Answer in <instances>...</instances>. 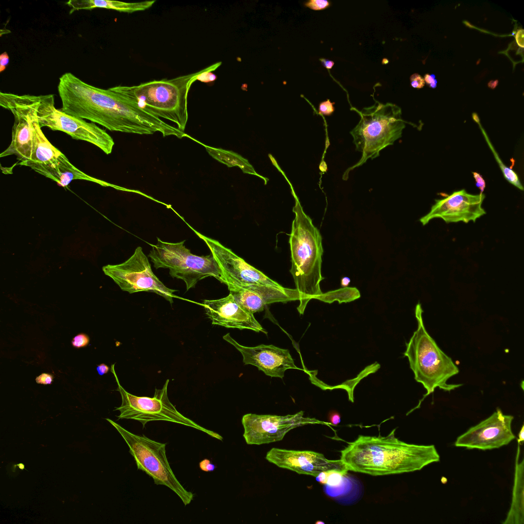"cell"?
Wrapping results in <instances>:
<instances>
[{"instance_id": "4fadbf2b", "label": "cell", "mask_w": 524, "mask_h": 524, "mask_svg": "<svg viewBox=\"0 0 524 524\" xmlns=\"http://www.w3.org/2000/svg\"><path fill=\"white\" fill-rule=\"evenodd\" d=\"M0 105L10 111L14 117L12 139L0 157L15 155L19 162L29 161L32 149V117L35 110L31 95L0 93Z\"/></svg>"}, {"instance_id": "4316f807", "label": "cell", "mask_w": 524, "mask_h": 524, "mask_svg": "<svg viewBox=\"0 0 524 524\" xmlns=\"http://www.w3.org/2000/svg\"><path fill=\"white\" fill-rule=\"evenodd\" d=\"M361 296L359 291L355 287H345L322 293L316 299L325 303H332L337 301L339 304L354 301Z\"/></svg>"}, {"instance_id": "83f0119b", "label": "cell", "mask_w": 524, "mask_h": 524, "mask_svg": "<svg viewBox=\"0 0 524 524\" xmlns=\"http://www.w3.org/2000/svg\"><path fill=\"white\" fill-rule=\"evenodd\" d=\"M305 5L314 10H323L330 6V3L326 0H311L305 4Z\"/></svg>"}, {"instance_id": "7402d4cb", "label": "cell", "mask_w": 524, "mask_h": 524, "mask_svg": "<svg viewBox=\"0 0 524 524\" xmlns=\"http://www.w3.org/2000/svg\"><path fill=\"white\" fill-rule=\"evenodd\" d=\"M520 446L518 444L516 453L514 485L512 501L510 508L504 524L524 523V503H523V460L519 463Z\"/></svg>"}, {"instance_id": "8d00e7d4", "label": "cell", "mask_w": 524, "mask_h": 524, "mask_svg": "<svg viewBox=\"0 0 524 524\" xmlns=\"http://www.w3.org/2000/svg\"><path fill=\"white\" fill-rule=\"evenodd\" d=\"M329 420L332 425L336 426L340 423L341 417L338 412L332 411L329 414Z\"/></svg>"}, {"instance_id": "f35d334b", "label": "cell", "mask_w": 524, "mask_h": 524, "mask_svg": "<svg viewBox=\"0 0 524 524\" xmlns=\"http://www.w3.org/2000/svg\"><path fill=\"white\" fill-rule=\"evenodd\" d=\"M96 369L98 374L100 376H102L108 372L110 368L107 365L102 363L98 365L97 366Z\"/></svg>"}, {"instance_id": "8fae6325", "label": "cell", "mask_w": 524, "mask_h": 524, "mask_svg": "<svg viewBox=\"0 0 524 524\" xmlns=\"http://www.w3.org/2000/svg\"><path fill=\"white\" fill-rule=\"evenodd\" d=\"M104 274L110 277L120 288L132 294L139 292L155 293L173 303L178 290L166 287L154 274L148 258L141 247H138L134 254L124 262L118 265L103 267Z\"/></svg>"}, {"instance_id": "2e32d148", "label": "cell", "mask_w": 524, "mask_h": 524, "mask_svg": "<svg viewBox=\"0 0 524 524\" xmlns=\"http://www.w3.org/2000/svg\"><path fill=\"white\" fill-rule=\"evenodd\" d=\"M484 193L473 194L465 189L453 192L435 200L430 211L420 219L423 225L434 219H441L446 223L475 222L486 212L482 206L485 198Z\"/></svg>"}, {"instance_id": "603a6c76", "label": "cell", "mask_w": 524, "mask_h": 524, "mask_svg": "<svg viewBox=\"0 0 524 524\" xmlns=\"http://www.w3.org/2000/svg\"><path fill=\"white\" fill-rule=\"evenodd\" d=\"M32 124L33 127L32 154L30 160L26 162L47 163L56 159L62 152L54 147L44 135L38 122L35 108L33 115Z\"/></svg>"}, {"instance_id": "5bb4252c", "label": "cell", "mask_w": 524, "mask_h": 524, "mask_svg": "<svg viewBox=\"0 0 524 524\" xmlns=\"http://www.w3.org/2000/svg\"><path fill=\"white\" fill-rule=\"evenodd\" d=\"M514 417L497 408L490 417L470 427L456 439L454 445L482 450L499 448L515 439L512 432Z\"/></svg>"}, {"instance_id": "7bdbcfd3", "label": "cell", "mask_w": 524, "mask_h": 524, "mask_svg": "<svg viewBox=\"0 0 524 524\" xmlns=\"http://www.w3.org/2000/svg\"><path fill=\"white\" fill-rule=\"evenodd\" d=\"M498 83V80H491L488 83V86L491 89H494Z\"/></svg>"}, {"instance_id": "d6a6232c", "label": "cell", "mask_w": 524, "mask_h": 524, "mask_svg": "<svg viewBox=\"0 0 524 524\" xmlns=\"http://www.w3.org/2000/svg\"><path fill=\"white\" fill-rule=\"evenodd\" d=\"M472 174L475 180L476 186L480 189L481 192L483 193L486 187L485 180L479 173L476 172H473Z\"/></svg>"}, {"instance_id": "e0dca14e", "label": "cell", "mask_w": 524, "mask_h": 524, "mask_svg": "<svg viewBox=\"0 0 524 524\" xmlns=\"http://www.w3.org/2000/svg\"><path fill=\"white\" fill-rule=\"evenodd\" d=\"M266 459L279 468L314 477L328 471H348L341 460H330L323 454L310 450L273 448L267 453Z\"/></svg>"}, {"instance_id": "74e56055", "label": "cell", "mask_w": 524, "mask_h": 524, "mask_svg": "<svg viewBox=\"0 0 524 524\" xmlns=\"http://www.w3.org/2000/svg\"><path fill=\"white\" fill-rule=\"evenodd\" d=\"M524 30H518L515 35V40L517 45L521 48L524 47Z\"/></svg>"}, {"instance_id": "cb8c5ba5", "label": "cell", "mask_w": 524, "mask_h": 524, "mask_svg": "<svg viewBox=\"0 0 524 524\" xmlns=\"http://www.w3.org/2000/svg\"><path fill=\"white\" fill-rule=\"evenodd\" d=\"M185 137L191 139L195 142L203 145L205 147L207 151L211 157L218 161L227 165L228 167L235 166H238L242 169L244 173L254 174L259 176L260 178H263L255 172L254 168L247 159L244 158L237 154L231 151L212 147L204 145L200 141H197L186 134L184 135V137Z\"/></svg>"}, {"instance_id": "836d02e7", "label": "cell", "mask_w": 524, "mask_h": 524, "mask_svg": "<svg viewBox=\"0 0 524 524\" xmlns=\"http://www.w3.org/2000/svg\"><path fill=\"white\" fill-rule=\"evenodd\" d=\"M200 469L205 472L213 471L216 468L215 466L211 463L210 461L205 458L199 463Z\"/></svg>"}, {"instance_id": "277c9868", "label": "cell", "mask_w": 524, "mask_h": 524, "mask_svg": "<svg viewBox=\"0 0 524 524\" xmlns=\"http://www.w3.org/2000/svg\"><path fill=\"white\" fill-rule=\"evenodd\" d=\"M203 70L170 79L110 88L125 99L160 118L173 122L184 132L188 120L187 97Z\"/></svg>"}, {"instance_id": "9c48e42d", "label": "cell", "mask_w": 524, "mask_h": 524, "mask_svg": "<svg viewBox=\"0 0 524 524\" xmlns=\"http://www.w3.org/2000/svg\"><path fill=\"white\" fill-rule=\"evenodd\" d=\"M115 364H112L111 370L114 375L117 382V390L122 398L120 406L115 410L120 411L119 419H132L142 423L143 427L152 421H165L193 428L209 435L222 440L219 434L208 430L199 425L191 419L185 417L177 410L170 402L167 395V379L161 389L155 388L152 398L137 397L127 392L120 385L114 370Z\"/></svg>"}, {"instance_id": "d6986e66", "label": "cell", "mask_w": 524, "mask_h": 524, "mask_svg": "<svg viewBox=\"0 0 524 524\" xmlns=\"http://www.w3.org/2000/svg\"><path fill=\"white\" fill-rule=\"evenodd\" d=\"M203 305L212 324L267 334L253 314L241 305L230 293L221 299L204 300Z\"/></svg>"}, {"instance_id": "ee69618b", "label": "cell", "mask_w": 524, "mask_h": 524, "mask_svg": "<svg viewBox=\"0 0 524 524\" xmlns=\"http://www.w3.org/2000/svg\"><path fill=\"white\" fill-rule=\"evenodd\" d=\"M324 523V522H322V521H317V522H316V523H317V524H318V523Z\"/></svg>"}, {"instance_id": "60d3db41", "label": "cell", "mask_w": 524, "mask_h": 524, "mask_svg": "<svg viewBox=\"0 0 524 524\" xmlns=\"http://www.w3.org/2000/svg\"><path fill=\"white\" fill-rule=\"evenodd\" d=\"M351 282V279L348 277H343L340 280V285L342 288L347 287Z\"/></svg>"}, {"instance_id": "ba28073f", "label": "cell", "mask_w": 524, "mask_h": 524, "mask_svg": "<svg viewBox=\"0 0 524 524\" xmlns=\"http://www.w3.org/2000/svg\"><path fill=\"white\" fill-rule=\"evenodd\" d=\"M121 434L129 448L138 470L152 477L157 485L172 490L185 506L190 504L194 494L185 489L175 476L166 454L165 443L156 442L144 435L132 433L110 419H106Z\"/></svg>"}, {"instance_id": "d590c367", "label": "cell", "mask_w": 524, "mask_h": 524, "mask_svg": "<svg viewBox=\"0 0 524 524\" xmlns=\"http://www.w3.org/2000/svg\"><path fill=\"white\" fill-rule=\"evenodd\" d=\"M9 62V55L6 52H4L0 56V72H2L5 70Z\"/></svg>"}, {"instance_id": "6da1fadb", "label": "cell", "mask_w": 524, "mask_h": 524, "mask_svg": "<svg viewBox=\"0 0 524 524\" xmlns=\"http://www.w3.org/2000/svg\"><path fill=\"white\" fill-rule=\"evenodd\" d=\"M57 89L62 102L61 111L97 123L111 131L140 135L158 132L163 137H178L181 134L176 127L125 99L110 89L105 90L89 84L70 72L59 78Z\"/></svg>"}, {"instance_id": "8992f818", "label": "cell", "mask_w": 524, "mask_h": 524, "mask_svg": "<svg viewBox=\"0 0 524 524\" xmlns=\"http://www.w3.org/2000/svg\"><path fill=\"white\" fill-rule=\"evenodd\" d=\"M360 120L350 132L356 150L361 152L360 160L344 173L346 180L350 171L378 157L380 151L402 137L406 122L401 108L391 103L375 101L370 106L358 111Z\"/></svg>"}, {"instance_id": "4dcf8cb0", "label": "cell", "mask_w": 524, "mask_h": 524, "mask_svg": "<svg viewBox=\"0 0 524 524\" xmlns=\"http://www.w3.org/2000/svg\"><path fill=\"white\" fill-rule=\"evenodd\" d=\"M410 80L411 85L414 88H422L425 83L421 76L417 73H414L411 75Z\"/></svg>"}, {"instance_id": "ac0fdd59", "label": "cell", "mask_w": 524, "mask_h": 524, "mask_svg": "<svg viewBox=\"0 0 524 524\" xmlns=\"http://www.w3.org/2000/svg\"><path fill=\"white\" fill-rule=\"evenodd\" d=\"M223 338L241 353L245 364L253 365L267 376L282 378L286 370L298 368L287 349L273 345L243 346L233 339L229 333Z\"/></svg>"}, {"instance_id": "5b68a950", "label": "cell", "mask_w": 524, "mask_h": 524, "mask_svg": "<svg viewBox=\"0 0 524 524\" xmlns=\"http://www.w3.org/2000/svg\"><path fill=\"white\" fill-rule=\"evenodd\" d=\"M422 313L421 305L418 303L415 309L418 328L408 342L406 343L404 355L408 359L415 380L423 385L426 393L418 405L409 412L419 408L424 399L433 393L436 388L450 391L462 385L448 383V380L458 374L459 369L427 332Z\"/></svg>"}, {"instance_id": "ffe728a7", "label": "cell", "mask_w": 524, "mask_h": 524, "mask_svg": "<svg viewBox=\"0 0 524 524\" xmlns=\"http://www.w3.org/2000/svg\"><path fill=\"white\" fill-rule=\"evenodd\" d=\"M230 294L243 308L252 314L263 311L265 305L299 300L297 290L265 285L244 287L228 286Z\"/></svg>"}, {"instance_id": "9a60e30c", "label": "cell", "mask_w": 524, "mask_h": 524, "mask_svg": "<svg viewBox=\"0 0 524 524\" xmlns=\"http://www.w3.org/2000/svg\"><path fill=\"white\" fill-rule=\"evenodd\" d=\"M193 231L205 242L217 261L225 278V285L227 286L244 287L257 285L282 287L263 272L247 264L217 241L207 237L195 230Z\"/></svg>"}, {"instance_id": "44dd1931", "label": "cell", "mask_w": 524, "mask_h": 524, "mask_svg": "<svg viewBox=\"0 0 524 524\" xmlns=\"http://www.w3.org/2000/svg\"><path fill=\"white\" fill-rule=\"evenodd\" d=\"M18 165L29 167L37 173L56 182L62 187L67 186L72 181L82 180L90 181L104 187L118 189V186L91 177L77 168L61 153L56 159L47 163L19 162Z\"/></svg>"}, {"instance_id": "ab89813d", "label": "cell", "mask_w": 524, "mask_h": 524, "mask_svg": "<svg viewBox=\"0 0 524 524\" xmlns=\"http://www.w3.org/2000/svg\"><path fill=\"white\" fill-rule=\"evenodd\" d=\"M322 66L328 69H331L334 65V62L332 60H328L324 58H321L320 59Z\"/></svg>"}, {"instance_id": "7a4b0ae2", "label": "cell", "mask_w": 524, "mask_h": 524, "mask_svg": "<svg viewBox=\"0 0 524 524\" xmlns=\"http://www.w3.org/2000/svg\"><path fill=\"white\" fill-rule=\"evenodd\" d=\"M396 430L386 436L359 435L340 451V460L348 471L374 476L413 472L440 461L434 445L405 443Z\"/></svg>"}, {"instance_id": "52a82bcc", "label": "cell", "mask_w": 524, "mask_h": 524, "mask_svg": "<svg viewBox=\"0 0 524 524\" xmlns=\"http://www.w3.org/2000/svg\"><path fill=\"white\" fill-rule=\"evenodd\" d=\"M184 242L168 243L157 238V244L152 245L148 254L154 267L168 269L171 277L184 281L187 291L209 276L225 284L223 271L213 255L211 253L206 256L193 254L185 247Z\"/></svg>"}, {"instance_id": "f546056e", "label": "cell", "mask_w": 524, "mask_h": 524, "mask_svg": "<svg viewBox=\"0 0 524 524\" xmlns=\"http://www.w3.org/2000/svg\"><path fill=\"white\" fill-rule=\"evenodd\" d=\"M334 104V102H331L329 99L321 102L319 106V113L325 116L331 115L335 111Z\"/></svg>"}, {"instance_id": "f1b7e54d", "label": "cell", "mask_w": 524, "mask_h": 524, "mask_svg": "<svg viewBox=\"0 0 524 524\" xmlns=\"http://www.w3.org/2000/svg\"><path fill=\"white\" fill-rule=\"evenodd\" d=\"M89 341L90 339L87 335L80 333L73 338L72 344L75 347L80 348L86 346Z\"/></svg>"}, {"instance_id": "484cf974", "label": "cell", "mask_w": 524, "mask_h": 524, "mask_svg": "<svg viewBox=\"0 0 524 524\" xmlns=\"http://www.w3.org/2000/svg\"><path fill=\"white\" fill-rule=\"evenodd\" d=\"M67 5L71 8L70 13L77 10H91L97 8L121 12L123 6L121 2L105 0H70L67 2Z\"/></svg>"}, {"instance_id": "7c38bea8", "label": "cell", "mask_w": 524, "mask_h": 524, "mask_svg": "<svg viewBox=\"0 0 524 524\" xmlns=\"http://www.w3.org/2000/svg\"><path fill=\"white\" fill-rule=\"evenodd\" d=\"M300 411L293 414L277 416L247 413L242 419L243 436L248 445H261L282 440L291 430L308 424H324L304 417Z\"/></svg>"}, {"instance_id": "30bf717a", "label": "cell", "mask_w": 524, "mask_h": 524, "mask_svg": "<svg viewBox=\"0 0 524 524\" xmlns=\"http://www.w3.org/2000/svg\"><path fill=\"white\" fill-rule=\"evenodd\" d=\"M31 98L41 127L64 132L73 139L94 145L107 155L112 152L114 142L105 130L94 123L88 122L56 108L53 94L31 95Z\"/></svg>"}, {"instance_id": "b9f144b4", "label": "cell", "mask_w": 524, "mask_h": 524, "mask_svg": "<svg viewBox=\"0 0 524 524\" xmlns=\"http://www.w3.org/2000/svg\"><path fill=\"white\" fill-rule=\"evenodd\" d=\"M524 441V426H522L521 429L518 433V438L517 439L518 444L522 443Z\"/></svg>"}, {"instance_id": "3957f363", "label": "cell", "mask_w": 524, "mask_h": 524, "mask_svg": "<svg viewBox=\"0 0 524 524\" xmlns=\"http://www.w3.org/2000/svg\"><path fill=\"white\" fill-rule=\"evenodd\" d=\"M295 218L290 235L292 267L290 272L299 295L297 310L303 314L308 303L322 293L320 283L323 249L322 237L296 197Z\"/></svg>"}, {"instance_id": "d4e9b609", "label": "cell", "mask_w": 524, "mask_h": 524, "mask_svg": "<svg viewBox=\"0 0 524 524\" xmlns=\"http://www.w3.org/2000/svg\"><path fill=\"white\" fill-rule=\"evenodd\" d=\"M472 118L473 120L478 125V126L482 133V134L483 135L487 143L488 144L490 150L492 152L494 158L497 161V163L499 165V167L503 174L505 179L510 184H512L513 185H514L515 187H517L520 190H523V187L517 173L511 168H509L506 165H505L501 161V159L498 155V153L495 149L491 142L490 141L487 133L482 126L478 116L476 113H473L472 114Z\"/></svg>"}, {"instance_id": "e575fe53", "label": "cell", "mask_w": 524, "mask_h": 524, "mask_svg": "<svg viewBox=\"0 0 524 524\" xmlns=\"http://www.w3.org/2000/svg\"><path fill=\"white\" fill-rule=\"evenodd\" d=\"M424 80L425 82H426L430 88L435 89L436 87L438 82L435 79V75L434 74H426L424 75Z\"/></svg>"}, {"instance_id": "1f68e13d", "label": "cell", "mask_w": 524, "mask_h": 524, "mask_svg": "<svg viewBox=\"0 0 524 524\" xmlns=\"http://www.w3.org/2000/svg\"><path fill=\"white\" fill-rule=\"evenodd\" d=\"M53 377L47 373H42L36 378V382L38 384H50L53 381Z\"/></svg>"}]
</instances>
